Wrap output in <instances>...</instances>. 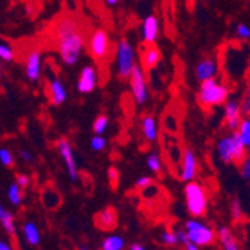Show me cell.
<instances>
[{
  "label": "cell",
  "mask_w": 250,
  "mask_h": 250,
  "mask_svg": "<svg viewBox=\"0 0 250 250\" xmlns=\"http://www.w3.org/2000/svg\"><path fill=\"white\" fill-rule=\"evenodd\" d=\"M59 53L66 64H75L84 47V38L72 18H62L56 26Z\"/></svg>",
  "instance_id": "cell-1"
},
{
  "label": "cell",
  "mask_w": 250,
  "mask_h": 250,
  "mask_svg": "<svg viewBox=\"0 0 250 250\" xmlns=\"http://www.w3.org/2000/svg\"><path fill=\"white\" fill-rule=\"evenodd\" d=\"M219 157L225 164H235L241 165L244 162L246 156V146L241 140L240 133L232 132L229 136H225L217 144Z\"/></svg>",
  "instance_id": "cell-2"
},
{
  "label": "cell",
  "mask_w": 250,
  "mask_h": 250,
  "mask_svg": "<svg viewBox=\"0 0 250 250\" xmlns=\"http://www.w3.org/2000/svg\"><path fill=\"white\" fill-rule=\"evenodd\" d=\"M228 99V88L222 85L216 78H208L202 81L199 93H198V102L202 105V108H211L225 104Z\"/></svg>",
  "instance_id": "cell-3"
},
{
  "label": "cell",
  "mask_w": 250,
  "mask_h": 250,
  "mask_svg": "<svg viewBox=\"0 0 250 250\" xmlns=\"http://www.w3.org/2000/svg\"><path fill=\"white\" fill-rule=\"evenodd\" d=\"M185 198L186 207L192 217H202L207 213L208 199L204 188L196 181H189L185 186Z\"/></svg>",
  "instance_id": "cell-4"
},
{
  "label": "cell",
  "mask_w": 250,
  "mask_h": 250,
  "mask_svg": "<svg viewBox=\"0 0 250 250\" xmlns=\"http://www.w3.org/2000/svg\"><path fill=\"white\" fill-rule=\"evenodd\" d=\"M185 228L189 234V238L192 243L204 247V246H211L217 240V232L211 228L210 225L204 223L198 217L189 219L185 223Z\"/></svg>",
  "instance_id": "cell-5"
},
{
  "label": "cell",
  "mask_w": 250,
  "mask_h": 250,
  "mask_svg": "<svg viewBox=\"0 0 250 250\" xmlns=\"http://www.w3.org/2000/svg\"><path fill=\"white\" fill-rule=\"evenodd\" d=\"M117 63H119V77L120 80H129L135 67V57L132 45L127 39L122 38L117 43Z\"/></svg>",
  "instance_id": "cell-6"
},
{
  "label": "cell",
  "mask_w": 250,
  "mask_h": 250,
  "mask_svg": "<svg viewBox=\"0 0 250 250\" xmlns=\"http://www.w3.org/2000/svg\"><path fill=\"white\" fill-rule=\"evenodd\" d=\"M129 80H130L132 93H133V98H135L136 104L143 105L147 101V83H146V78H144V72H143V69L138 64H135Z\"/></svg>",
  "instance_id": "cell-7"
},
{
  "label": "cell",
  "mask_w": 250,
  "mask_h": 250,
  "mask_svg": "<svg viewBox=\"0 0 250 250\" xmlns=\"http://www.w3.org/2000/svg\"><path fill=\"white\" fill-rule=\"evenodd\" d=\"M57 148H59L60 156L63 157V162L66 165L69 178L74 181V183H77V181H78V168H77V162H75L74 151H72V147H71L69 141L64 140V138H60L57 141Z\"/></svg>",
  "instance_id": "cell-8"
},
{
  "label": "cell",
  "mask_w": 250,
  "mask_h": 250,
  "mask_svg": "<svg viewBox=\"0 0 250 250\" xmlns=\"http://www.w3.org/2000/svg\"><path fill=\"white\" fill-rule=\"evenodd\" d=\"M108 45H109V38L108 33L102 29L93 32L92 38H90V53L96 60H101L105 57L108 51Z\"/></svg>",
  "instance_id": "cell-9"
},
{
  "label": "cell",
  "mask_w": 250,
  "mask_h": 250,
  "mask_svg": "<svg viewBox=\"0 0 250 250\" xmlns=\"http://www.w3.org/2000/svg\"><path fill=\"white\" fill-rule=\"evenodd\" d=\"M196 171H198L196 157L190 148H186L183 153V159H181L180 178L183 181H186V183H189V181H193V178L196 177Z\"/></svg>",
  "instance_id": "cell-10"
},
{
  "label": "cell",
  "mask_w": 250,
  "mask_h": 250,
  "mask_svg": "<svg viewBox=\"0 0 250 250\" xmlns=\"http://www.w3.org/2000/svg\"><path fill=\"white\" fill-rule=\"evenodd\" d=\"M96 69L93 66H84L80 80H78V90L81 93H92L96 87Z\"/></svg>",
  "instance_id": "cell-11"
},
{
  "label": "cell",
  "mask_w": 250,
  "mask_h": 250,
  "mask_svg": "<svg viewBox=\"0 0 250 250\" xmlns=\"http://www.w3.org/2000/svg\"><path fill=\"white\" fill-rule=\"evenodd\" d=\"M241 106L235 101H229L225 105V120L226 126H228L232 132H235L241 125Z\"/></svg>",
  "instance_id": "cell-12"
},
{
  "label": "cell",
  "mask_w": 250,
  "mask_h": 250,
  "mask_svg": "<svg viewBox=\"0 0 250 250\" xmlns=\"http://www.w3.org/2000/svg\"><path fill=\"white\" fill-rule=\"evenodd\" d=\"M140 56H141L143 67L146 71H151L153 67L157 66V63L161 62V59H162L161 51H159V48L156 47L154 43H148L144 50L140 51Z\"/></svg>",
  "instance_id": "cell-13"
},
{
  "label": "cell",
  "mask_w": 250,
  "mask_h": 250,
  "mask_svg": "<svg viewBox=\"0 0 250 250\" xmlns=\"http://www.w3.org/2000/svg\"><path fill=\"white\" fill-rule=\"evenodd\" d=\"M217 240L220 241L222 250H241L237 237L228 226H220L217 231Z\"/></svg>",
  "instance_id": "cell-14"
},
{
  "label": "cell",
  "mask_w": 250,
  "mask_h": 250,
  "mask_svg": "<svg viewBox=\"0 0 250 250\" xmlns=\"http://www.w3.org/2000/svg\"><path fill=\"white\" fill-rule=\"evenodd\" d=\"M26 74L30 81H38L41 75V53L32 51L26 60Z\"/></svg>",
  "instance_id": "cell-15"
},
{
  "label": "cell",
  "mask_w": 250,
  "mask_h": 250,
  "mask_svg": "<svg viewBox=\"0 0 250 250\" xmlns=\"http://www.w3.org/2000/svg\"><path fill=\"white\" fill-rule=\"evenodd\" d=\"M217 72V64L213 59H204L196 66V78L199 81H206L208 78H214Z\"/></svg>",
  "instance_id": "cell-16"
},
{
  "label": "cell",
  "mask_w": 250,
  "mask_h": 250,
  "mask_svg": "<svg viewBox=\"0 0 250 250\" xmlns=\"http://www.w3.org/2000/svg\"><path fill=\"white\" fill-rule=\"evenodd\" d=\"M159 33V22L154 15H150L144 20L143 24V38L146 43H154Z\"/></svg>",
  "instance_id": "cell-17"
},
{
  "label": "cell",
  "mask_w": 250,
  "mask_h": 250,
  "mask_svg": "<svg viewBox=\"0 0 250 250\" xmlns=\"http://www.w3.org/2000/svg\"><path fill=\"white\" fill-rule=\"evenodd\" d=\"M50 98L53 105H62L66 101V90L59 78H54L50 84Z\"/></svg>",
  "instance_id": "cell-18"
},
{
  "label": "cell",
  "mask_w": 250,
  "mask_h": 250,
  "mask_svg": "<svg viewBox=\"0 0 250 250\" xmlns=\"http://www.w3.org/2000/svg\"><path fill=\"white\" fill-rule=\"evenodd\" d=\"M96 223L104 229H112L117 223V214L112 208H105L96 216Z\"/></svg>",
  "instance_id": "cell-19"
},
{
  "label": "cell",
  "mask_w": 250,
  "mask_h": 250,
  "mask_svg": "<svg viewBox=\"0 0 250 250\" xmlns=\"http://www.w3.org/2000/svg\"><path fill=\"white\" fill-rule=\"evenodd\" d=\"M0 225L3 226V229L6 231L8 235H11V237L15 238V235H17V228H15V219H14V214H12L8 208H5L3 206L0 207Z\"/></svg>",
  "instance_id": "cell-20"
},
{
  "label": "cell",
  "mask_w": 250,
  "mask_h": 250,
  "mask_svg": "<svg viewBox=\"0 0 250 250\" xmlns=\"http://www.w3.org/2000/svg\"><path fill=\"white\" fill-rule=\"evenodd\" d=\"M22 235L30 246H38L41 243V231L35 222H26L22 225Z\"/></svg>",
  "instance_id": "cell-21"
},
{
  "label": "cell",
  "mask_w": 250,
  "mask_h": 250,
  "mask_svg": "<svg viewBox=\"0 0 250 250\" xmlns=\"http://www.w3.org/2000/svg\"><path fill=\"white\" fill-rule=\"evenodd\" d=\"M143 132H144L146 140L150 141V143H153L157 138V127H156L154 117H151V116L144 117V120H143Z\"/></svg>",
  "instance_id": "cell-22"
},
{
  "label": "cell",
  "mask_w": 250,
  "mask_h": 250,
  "mask_svg": "<svg viewBox=\"0 0 250 250\" xmlns=\"http://www.w3.org/2000/svg\"><path fill=\"white\" fill-rule=\"evenodd\" d=\"M101 249H104V250H123L125 249V238L117 235V234L108 235L104 238Z\"/></svg>",
  "instance_id": "cell-23"
},
{
  "label": "cell",
  "mask_w": 250,
  "mask_h": 250,
  "mask_svg": "<svg viewBox=\"0 0 250 250\" xmlns=\"http://www.w3.org/2000/svg\"><path fill=\"white\" fill-rule=\"evenodd\" d=\"M8 199L15 207H18L21 204V201H22V188L17 183V181L11 183L9 188H8Z\"/></svg>",
  "instance_id": "cell-24"
},
{
  "label": "cell",
  "mask_w": 250,
  "mask_h": 250,
  "mask_svg": "<svg viewBox=\"0 0 250 250\" xmlns=\"http://www.w3.org/2000/svg\"><path fill=\"white\" fill-rule=\"evenodd\" d=\"M147 167L150 171L159 174L162 171V162H161V157H159V154L156 153H151L148 157H147Z\"/></svg>",
  "instance_id": "cell-25"
},
{
  "label": "cell",
  "mask_w": 250,
  "mask_h": 250,
  "mask_svg": "<svg viewBox=\"0 0 250 250\" xmlns=\"http://www.w3.org/2000/svg\"><path fill=\"white\" fill-rule=\"evenodd\" d=\"M161 243L165 244V246H169V247H174L178 243V237H177V231H164L161 234Z\"/></svg>",
  "instance_id": "cell-26"
},
{
  "label": "cell",
  "mask_w": 250,
  "mask_h": 250,
  "mask_svg": "<svg viewBox=\"0 0 250 250\" xmlns=\"http://www.w3.org/2000/svg\"><path fill=\"white\" fill-rule=\"evenodd\" d=\"M240 136L246 147H250V120H243L240 125Z\"/></svg>",
  "instance_id": "cell-27"
},
{
  "label": "cell",
  "mask_w": 250,
  "mask_h": 250,
  "mask_svg": "<svg viewBox=\"0 0 250 250\" xmlns=\"http://www.w3.org/2000/svg\"><path fill=\"white\" fill-rule=\"evenodd\" d=\"M0 162H2V165L6 167V168L14 167V156H12V153L8 148L0 150Z\"/></svg>",
  "instance_id": "cell-28"
},
{
  "label": "cell",
  "mask_w": 250,
  "mask_h": 250,
  "mask_svg": "<svg viewBox=\"0 0 250 250\" xmlns=\"http://www.w3.org/2000/svg\"><path fill=\"white\" fill-rule=\"evenodd\" d=\"M106 126H108V117L106 116H99L93 123V130L96 133H102L106 129Z\"/></svg>",
  "instance_id": "cell-29"
},
{
  "label": "cell",
  "mask_w": 250,
  "mask_h": 250,
  "mask_svg": "<svg viewBox=\"0 0 250 250\" xmlns=\"http://www.w3.org/2000/svg\"><path fill=\"white\" fill-rule=\"evenodd\" d=\"M0 59L3 62H11L12 60V48L9 45H6L5 42L0 45Z\"/></svg>",
  "instance_id": "cell-30"
},
{
  "label": "cell",
  "mask_w": 250,
  "mask_h": 250,
  "mask_svg": "<svg viewBox=\"0 0 250 250\" xmlns=\"http://www.w3.org/2000/svg\"><path fill=\"white\" fill-rule=\"evenodd\" d=\"M90 144H92V148L95 151H102L105 148V146H106V141L102 138V136L98 135V136H93L92 141H90Z\"/></svg>",
  "instance_id": "cell-31"
},
{
  "label": "cell",
  "mask_w": 250,
  "mask_h": 250,
  "mask_svg": "<svg viewBox=\"0 0 250 250\" xmlns=\"http://www.w3.org/2000/svg\"><path fill=\"white\" fill-rule=\"evenodd\" d=\"M231 214H232V219H234V220H240L241 216H243V213H241V206H240V202H238L237 199H234L232 204H231Z\"/></svg>",
  "instance_id": "cell-32"
},
{
  "label": "cell",
  "mask_w": 250,
  "mask_h": 250,
  "mask_svg": "<svg viewBox=\"0 0 250 250\" xmlns=\"http://www.w3.org/2000/svg\"><path fill=\"white\" fill-rule=\"evenodd\" d=\"M150 185H153V178H151V177H140L138 180H136L135 188H136V189H140V190H143V189L148 188Z\"/></svg>",
  "instance_id": "cell-33"
},
{
  "label": "cell",
  "mask_w": 250,
  "mask_h": 250,
  "mask_svg": "<svg viewBox=\"0 0 250 250\" xmlns=\"http://www.w3.org/2000/svg\"><path fill=\"white\" fill-rule=\"evenodd\" d=\"M108 178H109V183H111L112 188L119 186V171L114 167L108 169Z\"/></svg>",
  "instance_id": "cell-34"
},
{
  "label": "cell",
  "mask_w": 250,
  "mask_h": 250,
  "mask_svg": "<svg viewBox=\"0 0 250 250\" xmlns=\"http://www.w3.org/2000/svg\"><path fill=\"white\" fill-rule=\"evenodd\" d=\"M240 169H241L243 178L250 180V156H247V157L244 159V162L240 165Z\"/></svg>",
  "instance_id": "cell-35"
},
{
  "label": "cell",
  "mask_w": 250,
  "mask_h": 250,
  "mask_svg": "<svg viewBox=\"0 0 250 250\" xmlns=\"http://www.w3.org/2000/svg\"><path fill=\"white\" fill-rule=\"evenodd\" d=\"M177 237H178V243L181 246H186L188 243H190V238H189V234L186 231V228L183 229H177Z\"/></svg>",
  "instance_id": "cell-36"
},
{
  "label": "cell",
  "mask_w": 250,
  "mask_h": 250,
  "mask_svg": "<svg viewBox=\"0 0 250 250\" xmlns=\"http://www.w3.org/2000/svg\"><path fill=\"white\" fill-rule=\"evenodd\" d=\"M20 157H21L24 162H27V164H33V161H35L33 153H30V151L26 150V148H21V150H20Z\"/></svg>",
  "instance_id": "cell-37"
},
{
  "label": "cell",
  "mask_w": 250,
  "mask_h": 250,
  "mask_svg": "<svg viewBox=\"0 0 250 250\" xmlns=\"http://www.w3.org/2000/svg\"><path fill=\"white\" fill-rule=\"evenodd\" d=\"M237 35L243 39H249L250 38V29L246 24H238L237 27Z\"/></svg>",
  "instance_id": "cell-38"
},
{
  "label": "cell",
  "mask_w": 250,
  "mask_h": 250,
  "mask_svg": "<svg viewBox=\"0 0 250 250\" xmlns=\"http://www.w3.org/2000/svg\"><path fill=\"white\" fill-rule=\"evenodd\" d=\"M15 181L17 183L24 189V188H27L29 186V183H30V180H29V177L26 175V174H18L17 175V178H15Z\"/></svg>",
  "instance_id": "cell-39"
},
{
  "label": "cell",
  "mask_w": 250,
  "mask_h": 250,
  "mask_svg": "<svg viewBox=\"0 0 250 250\" xmlns=\"http://www.w3.org/2000/svg\"><path fill=\"white\" fill-rule=\"evenodd\" d=\"M241 111L244 112V114H250V92L244 96L243 99V104H241Z\"/></svg>",
  "instance_id": "cell-40"
},
{
  "label": "cell",
  "mask_w": 250,
  "mask_h": 250,
  "mask_svg": "<svg viewBox=\"0 0 250 250\" xmlns=\"http://www.w3.org/2000/svg\"><path fill=\"white\" fill-rule=\"evenodd\" d=\"M185 250H201V246H198V244H195V243H188L186 246H185Z\"/></svg>",
  "instance_id": "cell-41"
},
{
  "label": "cell",
  "mask_w": 250,
  "mask_h": 250,
  "mask_svg": "<svg viewBox=\"0 0 250 250\" xmlns=\"http://www.w3.org/2000/svg\"><path fill=\"white\" fill-rule=\"evenodd\" d=\"M129 250H146V247L143 244H140V243H133V244L129 246Z\"/></svg>",
  "instance_id": "cell-42"
},
{
  "label": "cell",
  "mask_w": 250,
  "mask_h": 250,
  "mask_svg": "<svg viewBox=\"0 0 250 250\" xmlns=\"http://www.w3.org/2000/svg\"><path fill=\"white\" fill-rule=\"evenodd\" d=\"M0 250H12V247L6 241H0Z\"/></svg>",
  "instance_id": "cell-43"
},
{
  "label": "cell",
  "mask_w": 250,
  "mask_h": 250,
  "mask_svg": "<svg viewBox=\"0 0 250 250\" xmlns=\"http://www.w3.org/2000/svg\"><path fill=\"white\" fill-rule=\"evenodd\" d=\"M117 2H119V0H106V3H108V5H116Z\"/></svg>",
  "instance_id": "cell-44"
},
{
  "label": "cell",
  "mask_w": 250,
  "mask_h": 250,
  "mask_svg": "<svg viewBox=\"0 0 250 250\" xmlns=\"http://www.w3.org/2000/svg\"><path fill=\"white\" fill-rule=\"evenodd\" d=\"M80 250H88V249H87V246L83 244V246H80Z\"/></svg>",
  "instance_id": "cell-45"
},
{
  "label": "cell",
  "mask_w": 250,
  "mask_h": 250,
  "mask_svg": "<svg viewBox=\"0 0 250 250\" xmlns=\"http://www.w3.org/2000/svg\"><path fill=\"white\" fill-rule=\"evenodd\" d=\"M99 250H104V249H99Z\"/></svg>",
  "instance_id": "cell-46"
}]
</instances>
